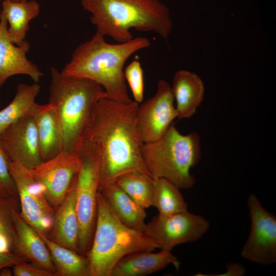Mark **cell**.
Wrapping results in <instances>:
<instances>
[{"instance_id": "29", "label": "cell", "mask_w": 276, "mask_h": 276, "mask_svg": "<svg viewBox=\"0 0 276 276\" xmlns=\"http://www.w3.org/2000/svg\"><path fill=\"white\" fill-rule=\"evenodd\" d=\"M12 267L14 276H54L47 270L27 261L18 263Z\"/></svg>"}, {"instance_id": "14", "label": "cell", "mask_w": 276, "mask_h": 276, "mask_svg": "<svg viewBox=\"0 0 276 276\" xmlns=\"http://www.w3.org/2000/svg\"><path fill=\"white\" fill-rule=\"evenodd\" d=\"M30 43L26 40L16 45L10 40L8 34V22L2 12L0 14V88L7 80L14 75L29 76L38 83L43 73L27 57Z\"/></svg>"}, {"instance_id": "33", "label": "cell", "mask_w": 276, "mask_h": 276, "mask_svg": "<svg viewBox=\"0 0 276 276\" xmlns=\"http://www.w3.org/2000/svg\"><path fill=\"white\" fill-rule=\"evenodd\" d=\"M12 1H15V2H19V1H27V0H12Z\"/></svg>"}, {"instance_id": "15", "label": "cell", "mask_w": 276, "mask_h": 276, "mask_svg": "<svg viewBox=\"0 0 276 276\" xmlns=\"http://www.w3.org/2000/svg\"><path fill=\"white\" fill-rule=\"evenodd\" d=\"M15 241L13 252L55 275L56 268L50 252L39 234L22 218L18 209L14 211Z\"/></svg>"}, {"instance_id": "3", "label": "cell", "mask_w": 276, "mask_h": 276, "mask_svg": "<svg viewBox=\"0 0 276 276\" xmlns=\"http://www.w3.org/2000/svg\"><path fill=\"white\" fill-rule=\"evenodd\" d=\"M97 33L118 43L133 38L130 30L153 32L167 38L173 28L169 11L159 0H81Z\"/></svg>"}, {"instance_id": "5", "label": "cell", "mask_w": 276, "mask_h": 276, "mask_svg": "<svg viewBox=\"0 0 276 276\" xmlns=\"http://www.w3.org/2000/svg\"><path fill=\"white\" fill-rule=\"evenodd\" d=\"M156 248H159L157 242L145 232L122 223L98 191L96 227L91 247L86 255L89 276H110L114 266L125 256Z\"/></svg>"}, {"instance_id": "28", "label": "cell", "mask_w": 276, "mask_h": 276, "mask_svg": "<svg viewBox=\"0 0 276 276\" xmlns=\"http://www.w3.org/2000/svg\"><path fill=\"white\" fill-rule=\"evenodd\" d=\"M0 197L18 198L17 189L9 170V160L0 139Z\"/></svg>"}, {"instance_id": "10", "label": "cell", "mask_w": 276, "mask_h": 276, "mask_svg": "<svg viewBox=\"0 0 276 276\" xmlns=\"http://www.w3.org/2000/svg\"><path fill=\"white\" fill-rule=\"evenodd\" d=\"M251 225L241 257L263 266L276 262V217L263 206L254 194L247 199Z\"/></svg>"}, {"instance_id": "34", "label": "cell", "mask_w": 276, "mask_h": 276, "mask_svg": "<svg viewBox=\"0 0 276 276\" xmlns=\"http://www.w3.org/2000/svg\"><path fill=\"white\" fill-rule=\"evenodd\" d=\"M2 1H3V0H0V3H1V2Z\"/></svg>"}, {"instance_id": "23", "label": "cell", "mask_w": 276, "mask_h": 276, "mask_svg": "<svg viewBox=\"0 0 276 276\" xmlns=\"http://www.w3.org/2000/svg\"><path fill=\"white\" fill-rule=\"evenodd\" d=\"M38 83L28 85L18 84L16 94L11 102L0 110V133L10 125L29 114L40 90Z\"/></svg>"}, {"instance_id": "4", "label": "cell", "mask_w": 276, "mask_h": 276, "mask_svg": "<svg viewBox=\"0 0 276 276\" xmlns=\"http://www.w3.org/2000/svg\"><path fill=\"white\" fill-rule=\"evenodd\" d=\"M51 77L49 103L57 117L61 151L77 153L94 110L106 93L92 80L65 75L53 67Z\"/></svg>"}, {"instance_id": "13", "label": "cell", "mask_w": 276, "mask_h": 276, "mask_svg": "<svg viewBox=\"0 0 276 276\" xmlns=\"http://www.w3.org/2000/svg\"><path fill=\"white\" fill-rule=\"evenodd\" d=\"M0 139L9 161L29 169L42 162L36 124L29 114L6 128L0 133Z\"/></svg>"}, {"instance_id": "32", "label": "cell", "mask_w": 276, "mask_h": 276, "mask_svg": "<svg viewBox=\"0 0 276 276\" xmlns=\"http://www.w3.org/2000/svg\"><path fill=\"white\" fill-rule=\"evenodd\" d=\"M12 275V270L10 269V267L4 268L0 271V275L1 276H11Z\"/></svg>"}, {"instance_id": "19", "label": "cell", "mask_w": 276, "mask_h": 276, "mask_svg": "<svg viewBox=\"0 0 276 276\" xmlns=\"http://www.w3.org/2000/svg\"><path fill=\"white\" fill-rule=\"evenodd\" d=\"M171 86L178 119L190 118L196 111L204 96V86L196 73L186 70L177 71Z\"/></svg>"}, {"instance_id": "16", "label": "cell", "mask_w": 276, "mask_h": 276, "mask_svg": "<svg viewBox=\"0 0 276 276\" xmlns=\"http://www.w3.org/2000/svg\"><path fill=\"white\" fill-rule=\"evenodd\" d=\"M178 269L180 262L171 251L142 250L129 254L118 261L110 276H144L162 270L169 265Z\"/></svg>"}, {"instance_id": "1", "label": "cell", "mask_w": 276, "mask_h": 276, "mask_svg": "<svg viewBox=\"0 0 276 276\" xmlns=\"http://www.w3.org/2000/svg\"><path fill=\"white\" fill-rule=\"evenodd\" d=\"M139 106L134 100L124 103L104 98L94 110L83 140L91 143L99 155V188L132 172L154 179L141 155L136 126Z\"/></svg>"}, {"instance_id": "26", "label": "cell", "mask_w": 276, "mask_h": 276, "mask_svg": "<svg viewBox=\"0 0 276 276\" xmlns=\"http://www.w3.org/2000/svg\"><path fill=\"white\" fill-rule=\"evenodd\" d=\"M18 203V198L0 197V235L6 239L12 252L15 241L13 214Z\"/></svg>"}, {"instance_id": "12", "label": "cell", "mask_w": 276, "mask_h": 276, "mask_svg": "<svg viewBox=\"0 0 276 276\" xmlns=\"http://www.w3.org/2000/svg\"><path fill=\"white\" fill-rule=\"evenodd\" d=\"M80 165L77 153L61 151L54 157L29 169L42 186L45 197L55 211L65 198Z\"/></svg>"}, {"instance_id": "18", "label": "cell", "mask_w": 276, "mask_h": 276, "mask_svg": "<svg viewBox=\"0 0 276 276\" xmlns=\"http://www.w3.org/2000/svg\"><path fill=\"white\" fill-rule=\"evenodd\" d=\"M79 233L75 190L72 180L65 198L55 210L53 227L48 238L60 245L78 252Z\"/></svg>"}, {"instance_id": "9", "label": "cell", "mask_w": 276, "mask_h": 276, "mask_svg": "<svg viewBox=\"0 0 276 276\" xmlns=\"http://www.w3.org/2000/svg\"><path fill=\"white\" fill-rule=\"evenodd\" d=\"M210 227L206 218L187 211L169 215L158 214L146 224L144 232L159 248L171 251L178 245L197 241Z\"/></svg>"}, {"instance_id": "31", "label": "cell", "mask_w": 276, "mask_h": 276, "mask_svg": "<svg viewBox=\"0 0 276 276\" xmlns=\"http://www.w3.org/2000/svg\"><path fill=\"white\" fill-rule=\"evenodd\" d=\"M245 273V268L240 263H231L226 265V270L220 274L214 275L220 276H242Z\"/></svg>"}, {"instance_id": "22", "label": "cell", "mask_w": 276, "mask_h": 276, "mask_svg": "<svg viewBox=\"0 0 276 276\" xmlns=\"http://www.w3.org/2000/svg\"><path fill=\"white\" fill-rule=\"evenodd\" d=\"M39 235L50 252L56 268L55 276H89L86 256L60 245L44 235Z\"/></svg>"}, {"instance_id": "20", "label": "cell", "mask_w": 276, "mask_h": 276, "mask_svg": "<svg viewBox=\"0 0 276 276\" xmlns=\"http://www.w3.org/2000/svg\"><path fill=\"white\" fill-rule=\"evenodd\" d=\"M98 191L116 217L124 225L144 232L146 223L145 209L141 206L115 183L100 187Z\"/></svg>"}, {"instance_id": "7", "label": "cell", "mask_w": 276, "mask_h": 276, "mask_svg": "<svg viewBox=\"0 0 276 276\" xmlns=\"http://www.w3.org/2000/svg\"><path fill=\"white\" fill-rule=\"evenodd\" d=\"M77 153L81 165L73 182L79 224L78 249L80 254L86 256L91 245L96 224L99 158L94 146L85 140H83Z\"/></svg>"}, {"instance_id": "30", "label": "cell", "mask_w": 276, "mask_h": 276, "mask_svg": "<svg viewBox=\"0 0 276 276\" xmlns=\"http://www.w3.org/2000/svg\"><path fill=\"white\" fill-rule=\"evenodd\" d=\"M28 261L26 258L15 252L0 251V271L4 268L13 267L18 263Z\"/></svg>"}, {"instance_id": "27", "label": "cell", "mask_w": 276, "mask_h": 276, "mask_svg": "<svg viewBox=\"0 0 276 276\" xmlns=\"http://www.w3.org/2000/svg\"><path fill=\"white\" fill-rule=\"evenodd\" d=\"M124 76L128 83L134 101H143L144 93V80L142 67L139 61L135 60L129 64L125 70Z\"/></svg>"}, {"instance_id": "21", "label": "cell", "mask_w": 276, "mask_h": 276, "mask_svg": "<svg viewBox=\"0 0 276 276\" xmlns=\"http://www.w3.org/2000/svg\"><path fill=\"white\" fill-rule=\"evenodd\" d=\"M2 5L1 12L9 25V38L13 43L20 45L26 40L30 21L39 14L40 5L35 0H3Z\"/></svg>"}, {"instance_id": "11", "label": "cell", "mask_w": 276, "mask_h": 276, "mask_svg": "<svg viewBox=\"0 0 276 276\" xmlns=\"http://www.w3.org/2000/svg\"><path fill=\"white\" fill-rule=\"evenodd\" d=\"M171 86L159 80L155 95L139 106L136 116L137 133L142 143L160 137L178 118Z\"/></svg>"}, {"instance_id": "25", "label": "cell", "mask_w": 276, "mask_h": 276, "mask_svg": "<svg viewBox=\"0 0 276 276\" xmlns=\"http://www.w3.org/2000/svg\"><path fill=\"white\" fill-rule=\"evenodd\" d=\"M153 180L150 177L136 172L119 176L115 183L144 209L152 206Z\"/></svg>"}, {"instance_id": "17", "label": "cell", "mask_w": 276, "mask_h": 276, "mask_svg": "<svg viewBox=\"0 0 276 276\" xmlns=\"http://www.w3.org/2000/svg\"><path fill=\"white\" fill-rule=\"evenodd\" d=\"M29 114L36 124L42 162L50 159L61 151V134L53 106L48 103H35Z\"/></svg>"}, {"instance_id": "8", "label": "cell", "mask_w": 276, "mask_h": 276, "mask_svg": "<svg viewBox=\"0 0 276 276\" xmlns=\"http://www.w3.org/2000/svg\"><path fill=\"white\" fill-rule=\"evenodd\" d=\"M20 207V215L38 234L49 237L55 211L45 197L42 186L22 165L9 161Z\"/></svg>"}, {"instance_id": "24", "label": "cell", "mask_w": 276, "mask_h": 276, "mask_svg": "<svg viewBox=\"0 0 276 276\" xmlns=\"http://www.w3.org/2000/svg\"><path fill=\"white\" fill-rule=\"evenodd\" d=\"M180 190L165 178H154L152 206L157 209L158 214L164 215L188 211V204Z\"/></svg>"}, {"instance_id": "6", "label": "cell", "mask_w": 276, "mask_h": 276, "mask_svg": "<svg viewBox=\"0 0 276 276\" xmlns=\"http://www.w3.org/2000/svg\"><path fill=\"white\" fill-rule=\"evenodd\" d=\"M141 152L154 179L165 178L180 189L194 186L196 179L190 171L201 158V139L197 132L181 134L172 123L157 140L142 143Z\"/></svg>"}, {"instance_id": "2", "label": "cell", "mask_w": 276, "mask_h": 276, "mask_svg": "<svg viewBox=\"0 0 276 276\" xmlns=\"http://www.w3.org/2000/svg\"><path fill=\"white\" fill-rule=\"evenodd\" d=\"M104 37L96 32L90 39L80 44L61 72L92 80L103 88L107 98L129 103L132 100L127 90L124 64L133 54L149 47L150 42L147 38L139 37L111 44Z\"/></svg>"}]
</instances>
